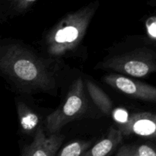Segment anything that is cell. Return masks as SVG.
<instances>
[{
    "label": "cell",
    "mask_w": 156,
    "mask_h": 156,
    "mask_svg": "<svg viewBox=\"0 0 156 156\" xmlns=\"http://www.w3.org/2000/svg\"><path fill=\"white\" fill-rule=\"evenodd\" d=\"M63 140L61 135L52 134L47 137L42 129H38L34 141L24 148L22 155L24 156H53L59 149Z\"/></svg>",
    "instance_id": "5b68a950"
},
{
    "label": "cell",
    "mask_w": 156,
    "mask_h": 156,
    "mask_svg": "<svg viewBox=\"0 0 156 156\" xmlns=\"http://www.w3.org/2000/svg\"><path fill=\"white\" fill-rule=\"evenodd\" d=\"M123 133L120 129L111 128L108 136L98 143L91 150L85 152V156H105L109 154L121 142Z\"/></svg>",
    "instance_id": "ba28073f"
},
{
    "label": "cell",
    "mask_w": 156,
    "mask_h": 156,
    "mask_svg": "<svg viewBox=\"0 0 156 156\" xmlns=\"http://www.w3.org/2000/svg\"><path fill=\"white\" fill-rule=\"evenodd\" d=\"M18 111L23 129L24 131L32 130L38 123L37 116L24 105H20Z\"/></svg>",
    "instance_id": "30bf717a"
},
{
    "label": "cell",
    "mask_w": 156,
    "mask_h": 156,
    "mask_svg": "<svg viewBox=\"0 0 156 156\" xmlns=\"http://www.w3.org/2000/svg\"><path fill=\"white\" fill-rule=\"evenodd\" d=\"M107 84L129 96L144 101H156V88L143 82H136L118 75H111L105 78Z\"/></svg>",
    "instance_id": "277c9868"
},
{
    "label": "cell",
    "mask_w": 156,
    "mask_h": 156,
    "mask_svg": "<svg viewBox=\"0 0 156 156\" xmlns=\"http://www.w3.org/2000/svg\"><path fill=\"white\" fill-rule=\"evenodd\" d=\"M86 85L90 96L92 98L94 103L97 105L98 108L104 114H107V115H112V113L114 111L112 102L110 100L108 96L93 82L87 81Z\"/></svg>",
    "instance_id": "9c48e42d"
},
{
    "label": "cell",
    "mask_w": 156,
    "mask_h": 156,
    "mask_svg": "<svg viewBox=\"0 0 156 156\" xmlns=\"http://www.w3.org/2000/svg\"><path fill=\"white\" fill-rule=\"evenodd\" d=\"M117 156H156V152L147 145L123 146L119 149Z\"/></svg>",
    "instance_id": "8fae6325"
},
{
    "label": "cell",
    "mask_w": 156,
    "mask_h": 156,
    "mask_svg": "<svg viewBox=\"0 0 156 156\" xmlns=\"http://www.w3.org/2000/svg\"><path fill=\"white\" fill-rule=\"evenodd\" d=\"M88 145L89 144L82 142H75L63 148L58 155L59 156H79L83 155L82 152L88 148Z\"/></svg>",
    "instance_id": "7c38bea8"
},
{
    "label": "cell",
    "mask_w": 156,
    "mask_h": 156,
    "mask_svg": "<svg viewBox=\"0 0 156 156\" xmlns=\"http://www.w3.org/2000/svg\"><path fill=\"white\" fill-rule=\"evenodd\" d=\"M94 12V5L87 6L64 18L47 37L48 52L60 56L76 47L85 35Z\"/></svg>",
    "instance_id": "7a4b0ae2"
},
{
    "label": "cell",
    "mask_w": 156,
    "mask_h": 156,
    "mask_svg": "<svg viewBox=\"0 0 156 156\" xmlns=\"http://www.w3.org/2000/svg\"><path fill=\"white\" fill-rule=\"evenodd\" d=\"M1 69L12 79L23 85L37 88H48L51 76L45 67L30 53L17 46L2 50Z\"/></svg>",
    "instance_id": "6da1fadb"
},
{
    "label": "cell",
    "mask_w": 156,
    "mask_h": 156,
    "mask_svg": "<svg viewBox=\"0 0 156 156\" xmlns=\"http://www.w3.org/2000/svg\"><path fill=\"white\" fill-rule=\"evenodd\" d=\"M123 133L136 134L141 136H152L156 134V120L148 114H136L129 116L124 123L119 124Z\"/></svg>",
    "instance_id": "8992f818"
},
{
    "label": "cell",
    "mask_w": 156,
    "mask_h": 156,
    "mask_svg": "<svg viewBox=\"0 0 156 156\" xmlns=\"http://www.w3.org/2000/svg\"><path fill=\"white\" fill-rule=\"evenodd\" d=\"M112 116L114 117V120L118 123V125L124 123L129 118L128 113L125 110L121 109V108H117V109L114 110L112 113Z\"/></svg>",
    "instance_id": "5bb4252c"
},
{
    "label": "cell",
    "mask_w": 156,
    "mask_h": 156,
    "mask_svg": "<svg viewBox=\"0 0 156 156\" xmlns=\"http://www.w3.org/2000/svg\"><path fill=\"white\" fill-rule=\"evenodd\" d=\"M146 28L149 34L156 38V18H150L146 22Z\"/></svg>",
    "instance_id": "9a60e30c"
},
{
    "label": "cell",
    "mask_w": 156,
    "mask_h": 156,
    "mask_svg": "<svg viewBox=\"0 0 156 156\" xmlns=\"http://www.w3.org/2000/svg\"><path fill=\"white\" fill-rule=\"evenodd\" d=\"M108 66L133 77H143L151 72L150 64L143 59V56L138 55L113 59Z\"/></svg>",
    "instance_id": "52a82bcc"
},
{
    "label": "cell",
    "mask_w": 156,
    "mask_h": 156,
    "mask_svg": "<svg viewBox=\"0 0 156 156\" xmlns=\"http://www.w3.org/2000/svg\"><path fill=\"white\" fill-rule=\"evenodd\" d=\"M83 82L81 78L72 85L65 102L57 110L47 116V128L51 134L59 132L66 123L72 121L85 108Z\"/></svg>",
    "instance_id": "3957f363"
},
{
    "label": "cell",
    "mask_w": 156,
    "mask_h": 156,
    "mask_svg": "<svg viewBox=\"0 0 156 156\" xmlns=\"http://www.w3.org/2000/svg\"><path fill=\"white\" fill-rule=\"evenodd\" d=\"M9 4L19 11H24L33 5L37 0H7Z\"/></svg>",
    "instance_id": "4fadbf2b"
}]
</instances>
